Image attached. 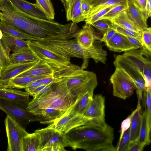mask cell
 Returning a JSON list of instances; mask_svg holds the SVG:
<instances>
[{"label":"cell","mask_w":151,"mask_h":151,"mask_svg":"<svg viewBox=\"0 0 151 151\" xmlns=\"http://www.w3.org/2000/svg\"><path fill=\"white\" fill-rule=\"evenodd\" d=\"M73 141L76 149L88 151H115L112 144L114 129L105 121L91 119L66 134Z\"/></svg>","instance_id":"obj_1"},{"label":"cell","mask_w":151,"mask_h":151,"mask_svg":"<svg viewBox=\"0 0 151 151\" xmlns=\"http://www.w3.org/2000/svg\"><path fill=\"white\" fill-rule=\"evenodd\" d=\"M36 41L40 45L65 57L83 59V63L81 68L82 69L87 67L89 58L93 59L96 63L105 64L106 61L107 52L103 49L100 41L96 42L91 47L86 49L80 45L75 39Z\"/></svg>","instance_id":"obj_2"},{"label":"cell","mask_w":151,"mask_h":151,"mask_svg":"<svg viewBox=\"0 0 151 151\" xmlns=\"http://www.w3.org/2000/svg\"><path fill=\"white\" fill-rule=\"evenodd\" d=\"M78 99L68 89L64 78L54 84L52 90L40 99H32L28 104L27 109L33 113L42 109L50 108L65 112L70 109Z\"/></svg>","instance_id":"obj_3"},{"label":"cell","mask_w":151,"mask_h":151,"mask_svg":"<svg viewBox=\"0 0 151 151\" xmlns=\"http://www.w3.org/2000/svg\"><path fill=\"white\" fill-rule=\"evenodd\" d=\"M64 78L69 91L78 98L90 91L94 90L98 84L94 73L84 70L81 68L75 70Z\"/></svg>","instance_id":"obj_4"},{"label":"cell","mask_w":151,"mask_h":151,"mask_svg":"<svg viewBox=\"0 0 151 151\" xmlns=\"http://www.w3.org/2000/svg\"><path fill=\"white\" fill-rule=\"evenodd\" d=\"M134 65L145 81L144 89H151V53L143 49H133L122 55Z\"/></svg>","instance_id":"obj_5"},{"label":"cell","mask_w":151,"mask_h":151,"mask_svg":"<svg viewBox=\"0 0 151 151\" xmlns=\"http://www.w3.org/2000/svg\"><path fill=\"white\" fill-rule=\"evenodd\" d=\"M27 106L0 99V110L11 116L24 129L30 123L44 121L40 116L27 110Z\"/></svg>","instance_id":"obj_6"},{"label":"cell","mask_w":151,"mask_h":151,"mask_svg":"<svg viewBox=\"0 0 151 151\" xmlns=\"http://www.w3.org/2000/svg\"><path fill=\"white\" fill-rule=\"evenodd\" d=\"M26 41L29 48L39 60L48 64L56 71L66 68L71 64L70 58L40 45L36 40H27Z\"/></svg>","instance_id":"obj_7"},{"label":"cell","mask_w":151,"mask_h":151,"mask_svg":"<svg viewBox=\"0 0 151 151\" xmlns=\"http://www.w3.org/2000/svg\"><path fill=\"white\" fill-rule=\"evenodd\" d=\"M110 81L113 88V95L125 99L133 94L135 84L129 76L122 68H116Z\"/></svg>","instance_id":"obj_8"},{"label":"cell","mask_w":151,"mask_h":151,"mask_svg":"<svg viewBox=\"0 0 151 151\" xmlns=\"http://www.w3.org/2000/svg\"><path fill=\"white\" fill-rule=\"evenodd\" d=\"M92 119L76 113L70 109L59 118L53 121L48 126L66 134L72 129L84 125Z\"/></svg>","instance_id":"obj_9"},{"label":"cell","mask_w":151,"mask_h":151,"mask_svg":"<svg viewBox=\"0 0 151 151\" xmlns=\"http://www.w3.org/2000/svg\"><path fill=\"white\" fill-rule=\"evenodd\" d=\"M4 122L8 139L7 151H22V140L28 133L9 115Z\"/></svg>","instance_id":"obj_10"},{"label":"cell","mask_w":151,"mask_h":151,"mask_svg":"<svg viewBox=\"0 0 151 151\" xmlns=\"http://www.w3.org/2000/svg\"><path fill=\"white\" fill-rule=\"evenodd\" d=\"M116 68L123 70L134 82L136 89L138 103L140 104L145 86V81L137 68L122 55L116 56L113 63Z\"/></svg>","instance_id":"obj_11"},{"label":"cell","mask_w":151,"mask_h":151,"mask_svg":"<svg viewBox=\"0 0 151 151\" xmlns=\"http://www.w3.org/2000/svg\"><path fill=\"white\" fill-rule=\"evenodd\" d=\"M41 137L40 148L57 143H62L64 147H69L76 150V145L73 140L67 134L59 132L56 129L48 126L36 130Z\"/></svg>","instance_id":"obj_12"},{"label":"cell","mask_w":151,"mask_h":151,"mask_svg":"<svg viewBox=\"0 0 151 151\" xmlns=\"http://www.w3.org/2000/svg\"><path fill=\"white\" fill-rule=\"evenodd\" d=\"M29 62L16 64H11L0 73V88H4L9 81L27 70L38 61Z\"/></svg>","instance_id":"obj_13"},{"label":"cell","mask_w":151,"mask_h":151,"mask_svg":"<svg viewBox=\"0 0 151 151\" xmlns=\"http://www.w3.org/2000/svg\"><path fill=\"white\" fill-rule=\"evenodd\" d=\"M73 37L80 45L86 49L90 47L96 41H100L101 39L96 36L91 25L87 24L74 34Z\"/></svg>","instance_id":"obj_14"},{"label":"cell","mask_w":151,"mask_h":151,"mask_svg":"<svg viewBox=\"0 0 151 151\" xmlns=\"http://www.w3.org/2000/svg\"><path fill=\"white\" fill-rule=\"evenodd\" d=\"M105 97L101 94L95 95L85 116L93 119L105 121Z\"/></svg>","instance_id":"obj_15"},{"label":"cell","mask_w":151,"mask_h":151,"mask_svg":"<svg viewBox=\"0 0 151 151\" xmlns=\"http://www.w3.org/2000/svg\"><path fill=\"white\" fill-rule=\"evenodd\" d=\"M127 7L125 11L128 17L140 29L141 32L148 27V18L136 5L133 0H126Z\"/></svg>","instance_id":"obj_16"},{"label":"cell","mask_w":151,"mask_h":151,"mask_svg":"<svg viewBox=\"0 0 151 151\" xmlns=\"http://www.w3.org/2000/svg\"><path fill=\"white\" fill-rule=\"evenodd\" d=\"M29 95L26 92L14 88H0V99L16 103L27 105Z\"/></svg>","instance_id":"obj_17"},{"label":"cell","mask_w":151,"mask_h":151,"mask_svg":"<svg viewBox=\"0 0 151 151\" xmlns=\"http://www.w3.org/2000/svg\"><path fill=\"white\" fill-rule=\"evenodd\" d=\"M105 43L110 50L115 52H125L135 48L126 36L117 32Z\"/></svg>","instance_id":"obj_18"},{"label":"cell","mask_w":151,"mask_h":151,"mask_svg":"<svg viewBox=\"0 0 151 151\" xmlns=\"http://www.w3.org/2000/svg\"><path fill=\"white\" fill-rule=\"evenodd\" d=\"M20 11L34 17L45 19H50L39 8L37 4L26 0H9Z\"/></svg>","instance_id":"obj_19"},{"label":"cell","mask_w":151,"mask_h":151,"mask_svg":"<svg viewBox=\"0 0 151 151\" xmlns=\"http://www.w3.org/2000/svg\"><path fill=\"white\" fill-rule=\"evenodd\" d=\"M56 71L54 68L48 64L39 60L36 64L17 77L53 76Z\"/></svg>","instance_id":"obj_20"},{"label":"cell","mask_w":151,"mask_h":151,"mask_svg":"<svg viewBox=\"0 0 151 151\" xmlns=\"http://www.w3.org/2000/svg\"><path fill=\"white\" fill-rule=\"evenodd\" d=\"M1 40L9 53L11 51L14 52L22 49L28 47L26 40L4 33H3Z\"/></svg>","instance_id":"obj_21"},{"label":"cell","mask_w":151,"mask_h":151,"mask_svg":"<svg viewBox=\"0 0 151 151\" xmlns=\"http://www.w3.org/2000/svg\"><path fill=\"white\" fill-rule=\"evenodd\" d=\"M40 136L36 130L32 133H28L22 139V151H40Z\"/></svg>","instance_id":"obj_22"},{"label":"cell","mask_w":151,"mask_h":151,"mask_svg":"<svg viewBox=\"0 0 151 151\" xmlns=\"http://www.w3.org/2000/svg\"><path fill=\"white\" fill-rule=\"evenodd\" d=\"M151 128V121L148 119L147 112L145 110L142 114L139 134L137 139L144 147L149 145L150 142V133Z\"/></svg>","instance_id":"obj_23"},{"label":"cell","mask_w":151,"mask_h":151,"mask_svg":"<svg viewBox=\"0 0 151 151\" xmlns=\"http://www.w3.org/2000/svg\"><path fill=\"white\" fill-rule=\"evenodd\" d=\"M11 63L16 64L39 60L33 52L28 47L13 52L10 55Z\"/></svg>","instance_id":"obj_24"},{"label":"cell","mask_w":151,"mask_h":151,"mask_svg":"<svg viewBox=\"0 0 151 151\" xmlns=\"http://www.w3.org/2000/svg\"><path fill=\"white\" fill-rule=\"evenodd\" d=\"M93 91H90L79 98L70 109L76 113L85 115L92 101Z\"/></svg>","instance_id":"obj_25"},{"label":"cell","mask_w":151,"mask_h":151,"mask_svg":"<svg viewBox=\"0 0 151 151\" xmlns=\"http://www.w3.org/2000/svg\"><path fill=\"white\" fill-rule=\"evenodd\" d=\"M141 106L137 105L132 116L130 129V142H134L139 138L141 125Z\"/></svg>","instance_id":"obj_26"},{"label":"cell","mask_w":151,"mask_h":151,"mask_svg":"<svg viewBox=\"0 0 151 151\" xmlns=\"http://www.w3.org/2000/svg\"><path fill=\"white\" fill-rule=\"evenodd\" d=\"M65 112L54 109L47 108L37 110L33 114L42 117L44 121L40 123L50 124L53 121L61 117Z\"/></svg>","instance_id":"obj_27"},{"label":"cell","mask_w":151,"mask_h":151,"mask_svg":"<svg viewBox=\"0 0 151 151\" xmlns=\"http://www.w3.org/2000/svg\"><path fill=\"white\" fill-rule=\"evenodd\" d=\"M48 76H49L16 77L10 80L4 88H25L27 85L30 83Z\"/></svg>","instance_id":"obj_28"},{"label":"cell","mask_w":151,"mask_h":151,"mask_svg":"<svg viewBox=\"0 0 151 151\" xmlns=\"http://www.w3.org/2000/svg\"><path fill=\"white\" fill-rule=\"evenodd\" d=\"M111 23L137 32L141 33L140 29L128 17L125 10L110 21Z\"/></svg>","instance_id":"obj_29"},{"label":"cell","mask_w":151,"mask_h":151,"mask_svg":"<svg viewBox=\"0 0 151 151\" xmlns=\"http://www.w3.org/2000/svg\"><path fill=\"white\" fill-rule=\"evenodd\" d=\"M90 3L91 10L87 17L109 6L127 4V1L126 0H93Z\"/></svg>","instance_id":"obj_30"},{"label":"cell","mask_w":151,"mask_h":151,"mask_svg":"<svg viewBox=\"0 0 151 151\" xmlns=\"http://www.w3.org/2000/svg\"><path fill=\"white\" fill-rule=\"evenodd\" d=\"M0 29L3 33L23 40H37L14 27L3 22H0Z\"/></svg>","instance_id":"obj_31"},{"label":"cell","mask_w":151,"mask_h":151,"mask_svg":"<svg viewBox=\"0 0 151 151\" xmlns=\"http://www.w3.org/2000/svg\"><path fill=\"white\" fill-rule=\"evenodd\" d=\"M81 0H66L63 6L67 21H72L76 12L81 7Z\"/></svg>","instance_id":"obj_32"},{"label":"cell","mask_w":151,"mask_h":151,"mask_svg":"<svg viewBox=\"0 0 151 151\" xmlns=\"http://www.w3.org/2000/svg\"><path fill=\"white\" fill-rule=\"evenodd\" d=\"M36 4L46 15L48 18L53 20L55 18V12L52 3L50 0H36Z\"/></svg>","instance_id":"obj_33"},{"label":"cell","mask_w":151,"mask_h":151,"mask_svg":"<svg viewBox=\"0 0 151 151\" xmlns=\"http://www.w3.org/2000/svg\"><path fill=\"white\" fill-rule=\"evenodd\" d=\"M10 53L6 50L0 40V70H4L11 63L10 59Z\"/></svg>","instance_id":"obj_34"},{"label":"cell","mask_w":151,"mask_h":151,"mask_svg":"<svg viewBox=\"0 0 151 151\" xmlns=\"http://www.w3.org/2000/svg\"><path fill=\"white\" fill-rule=\"evenodd\" d=\"M130 127L123 134L122 138L119 139L115 147L117 151H127L130 142Z\"/></svg>","instance_id":"obj_35"},{"label":"cell","mask_w":151,"mask_h":151,"mask_svg":"<svg viewBox=\"0 0 151 151\" xmlns=\"http://www.w3.org/2000/svg\"><path fill=\"white\" fill-rule=\"evenodd\" d=\"M127 7V4L116 6L107 12L99 19H104L110 21L125 10Z\"/></svg>","instance_id":"obj_36"},{"label":"cell","mask_w":151,"mask_h":151,"mask_svg":"<svg viewBox=\"0 0 151 151\" xmlns=\"http://www.w3.org/2000/svg\"><path fill=\"white\" fill-rule=\"evenodd\" d=\"M151 28L147 27L141 32V40L142 49L151 53Z\"/></svg>","instance_id":"obj_37"},{"label":"cell","mask_w":151,"mask_h":151,"mask_svg":"<svg viewBox=\"0 0 151 151\" xmlns=\"http://www.w3.org/2000/svg\"><path fill=\"white\" fill-rule=\"evenodd\" d=\"M111 25L116 32L125 36L134 37L141 39V33L137 32L130 29L118 26L111 22Z\"/></svg>","instance_id":"obj_38"},{"label":"cell","mask_w":151,"mask_h":151,"mask_svg":"<svg viewBox=\"0 0 151 151\" xmlns=\"http://www.w3.org/2000/svg\"><path fill=\"white\" fill-rule=\"evenodd\" d=\"M116 6H111L106 7L98 12L87 17L85 19L86 24L91 25L94 22L99 20L105 14Z\"/></svg>","instance_id":"obj_39"},{"label":"cell","mask_w":151,"mask_h":151,"mask_svg":"<svg viewBox=\"0 0 151 151\" xmlns=\"http://www.w3.org/2000/svg\"><path fill=\"white\" fill-rule=\"evenodd\" d=\"M108 20L100 19L92 24L91 25L99 30L103 34L105 33L110 26V22Z\"/></svg>","instance_id":"obj_40"},{"label":"cell","mask_w":151,"mask_h":151,"mask_svg":"<svg viewBox=\"0 0 151 151\" xmlns=\"http://www.w3.org/2000/svg\"><path fill=\"white\" fill-rule=\"evenodd\" d=\"M134 112V110L127 118L124 120L122 122L121 127L119 139H121L124 132L130 127L131 119Z\"/></svg>","instance_id":"obj_41"},{"label":"cell","mask_w":151,"mask_h":151,"mask_svg":"<svg viewBox=\"0 0 151 151\" xmlns=\"http://www.w3.org/2000/svg\"><path fill=\"white\" fill-rule=\"evenodd\" d=\"M81 8L82 15L85 19L91 11L90 3L86 0H81Z\"/></svg>","instance_id":"obj_42"},{"label":"cell","mask_w":151,"mask_h":151,"mask_svg":"<svg viewBox=\"0 0 151 151\" xmlns=\"http://www.w3.org/2000/svg\"><path fill=\"white\" fill-rule=\"evenodd\" d=\"M63 144L61 143H57L48 146L43 147L41 151H65L66 150L65 149Z\"/></svg>","instance_id":"obj_43"},{"label":"cell","mask_w":151,"mask_h":151,"mask_svg":"<svg viewBox=\"0 0 151 151\" xmlns=\"http://www.w3.org/2000/svg\"><path fill=\"white\" fill-rule=\"evenodd\" d=\"M63 78H55L53 76H49L39 80L42 85H47L51 83H56L61 81Z\"/></svg>","instance_id":"obj_44"},{"label":"cell","mask_w":151,"mask_h":151,"mask_svg":"<svg viewBox=\"0 0 151 151\" xmlns=\"http://www.w3.org/2000/svg\"><path fill=\"white\" fill-rule=\"evenodd\" d=\"M144 146L137 140L134 142H130L127 151H141Z\"/></svg>","instance_id":"obj_45"},{"label":"cell","mask_w":151,"mask_h":151,"mask_svg":"<svg viewBox=\"0 0 151 151\" xmlns=\"http://www.w3.org/2000/svg\"><path fill=\"white\" fill-rule=\"evenodd\" d=\"M116 32L115 30L111 26L110 23V27L106 32L103 34V37L101 38L100 41L106 43L114 36Z\"/></svg>","instance_id":"obj_46"},{"label":"cell","mask_w":151,"mask_h":151,"mask_svg":"<svg viewBox=\"0 0 151 151\" xmlns=\"http://www.w3.org/2000/svg\"><path fill=\"white\" fill-rule=\"evenodd\" d=\"M42 85L39 81V80H38L28 84L25 88V90L30 95L32 92L35 89Z\"/></svg>","instance_id":"obj_47"},{"label":"cell","mask_w":151,"mask_h":151,"mask_svg":"<svg viewBox=\"0 0 151 151\" xmlns=\"http://www.w3.org/2000/svg\"><path fill=\"white\" fill-rule=\"evenodd\" d=\"M126 37L134 47V50L139 49H142V45L141 39L134 37Z\"/></svg>","instance_id":"obj_48"},{"label":"cell","mask_w":151,"mask_h":151,"mask_svg":"<svg viewBox=\"0 0 151 151\" xmlns=\"http://www.w3.org/2000/svg\"><path fill=\"white\" fill-rule=\"evenodd\" d=\"M136 5L147 18L146 15V6L147 0H133Z\"/></svg>","instance_id":"obj_49"},{"label":"cell","mask_w":151,"mask_h":151,"mask_svg":"<svg viewBox=\"0 0 151 151\" xmlns=\"http://www.w3.org/2000/svg\"><path fill=\"white\" fill-rule=\"evenodd\" d=\"M85 19L82 15L81 7L75 13L72 20V22L76 23L85 20Z\"/></svg>","instance_id":"obj_50"},{"label":"cell","mask_w":151,"mask_h":151,"mask_svg":"<svg viewBox=\"0 0 151 151\" xmlns=\"http://www.w3.org/2000/svg\"><path fill=\"white\" fill-rule=\"evenodd\" d=\"M146 13L147 17H151V0H147L146 6Z\"/></svg>","instance_id":"obj_51"},{"label":"cell","mask_w":151,"mask_h":151,"mask_svg":"<svg viewBox=\"0 0 151 151\" xmlns=\"http://www.w3.org/2000/svg\"><path fill=\"white\" fill-rule=\"evenodd\" d=\"M3 36V32L0 29V40H1Z\"/></svg>","instance_id":"obj_52"},{"label":"cell","mask_w":151,"mask_h":151,"mask_svg":"<svg viewBox=\"0 0 151 151\" xmlns=\"http://www.w3.org/2000/svg\"><path fill=\"white\" fill-rule=\"evenodd\" d=\"M60 0L61 1L62 3L63 4V5H64L65 2V1H66V0Z\"/></svg>","instance_id":"obj_53"},{"label":"cell","mask_w":151,"mask_h":151,"mask_svg":"<svg viewBox=\"0 0 151 151\" xmlns=\"http://www.w3.org/2000/svg\"><path fill=\"white\" fill-rule=\"evenodd\" d=\"M86 0L87 1H88L89 2H90V3L91 2V1H92L93 0Z\"/></svg>","instance_id":"obj_54"},{"label":"cell","mask_w":151,"mask_h":151,"mask_svg":"<svg viewBox=\"0 0 151 151\" xmlns=\"http://www.w3.org/2000/svg\"><path fill=\"white\" fill-rule=\"evenodd\" d=\"M0 72H1V70H0Z\"/></svg>","instance_id":"obj_55"}]
</instances>
